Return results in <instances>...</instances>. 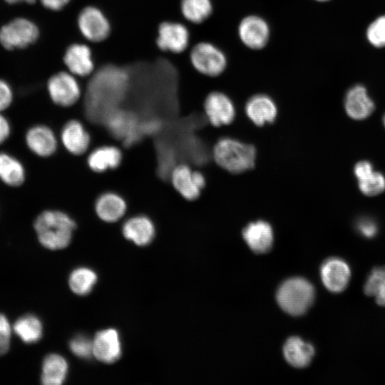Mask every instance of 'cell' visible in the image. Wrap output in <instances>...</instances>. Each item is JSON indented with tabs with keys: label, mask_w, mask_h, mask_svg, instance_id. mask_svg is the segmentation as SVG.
I'll return each instance as SVG.
<instances>
[{
	"label": "cell",
	"mask_w": 385,
	"mask_h": 385,
	"mask_svg": "<svg viewBox=\"0 0 385 385\" xmlns=\"http://www.w3.org/2000/svg\"><path fill=\"white\" fill-rule=\"evenodd\" d=\"M127 71L113 64L105 65L93 72L88 85L86 102L89 111L103 120L117 109L128 89Z\"/></svg>",
	"instance_id": "cell-1"
},
{
	"label": "cell",
	"mask_w": 385,
	"mask_h": 385,
	"mask_svg": "<svg viewBox=\"0 0 385 385\" xmlns=\"http://www.w3.org/2000/svg\"><path fill=\"white\" fill-rule=\"evenodd\" d=\"M75 221L66 212L58 210H46L39 213L34 228L39 242L49 250L66 247L76 229Z\"/></svg>",
	"instance_id": "cell-2"
},
{
	"label": "cell",
	"mask_w": 385,
	"mask_h": 385,
	"mask_svg": "<svg viewBox=\"0 0 385 385\" xmlns=\"http://www.w3.org/2000/svg\"><path fill=\"white\" fill-rule=\"evenodd\" d=\"M212 157L221 168L229 173L238 174L254 167L256 150L252 145L225 137L220 138L215 144Z\"/></svg>",
	"instance_id": "cell-3"
},
{
	"label": "cell",
	"mask_w": 385,
	"mask_h": 385,
	"mask_svg": "<svg viewBox=\"0 0 385 385\" xmlns=\"http://www.w3.org/2000/svg\"><path fill=\"white\" fill-rule=\"evenodd\" d=\"M315 292L307 280L301 277L285 281L277 292V301L287 313L299 316L305 313L312 304Z\"/></svg>",
	"instance_id": "cell-4"
},
{
	"label": "cell",
	"mask_w": 385,
	"mask_h": 385,
	"mask_svg": "<svg viewBox=\"0 0 385 385\" xmlns=\"http://www.w3.org/2000/svg\"><path fill=\"white\" fill-rule=\"evenodd\" d=\"M39 36L38 26L26 17H16L0 27V44L7 51L26 48Z\"/></svg>",
	"instance_id": "cell-5"
},
{
	"label": "cell",
	"mask_w": 385,
	"mask_h": 385,
	"mask_svg": "<svg viewBox=\"0 0 385 385\" xmlns=\"http://www.w3.org/2000/svg\"><path fill=\"white\" fill-rule=\"evenodd\" d=\"M46 89L51 101L61 107H71L81 96V86L76 76L68 71H59L50 76Z\"/></svg>",
	"instance_id": "cell-6"
},
{
	"label": "cell",
	"mask_w": 385,
	"mask_h": 385,
	"mask_svg": "<svg viewBox=\"0 0 385 385\" xmlns=\"http://www.w3.org/2000/svg\"><path fill=\"white\" fill-rule=\"evenodd\" d=\"M190 62L199 73L207 76H217L226 68L225 53L210 42H200L195 45L190 54Z\"/></svg>",
	"instance_id": "cell-7"
},
{
	"label": "cell",
	"mask_w": 385,
	"mask_h": 385,
	"mask_svg": "<svg viewBox=\"0 0 385 385\" xmlns=\"http://www.w3.org/2000/svg\"><path fill=\"white\" fill-rule=\"evenodd\" d=\"M77 26L81 35L93 43L106 40L111 31L108 19L94 6H87L81 9L77 17Z\"/></svg>",
	"instance_id": "cell-8"
},
{
	"label": "cell",
	"mask_w": 385,
	"mask_h": 385,
	"mask_svg": "<svg viewBox=\"0 0 385 385\" xmlns=\"http://www.w3.org/2000/svg\"><path fill=\"white\" fill-rule=\"evenodd\" d=\"M170 178L174 189L185 200H196L205 186L203 174L193 170L186 164H179L173 168Z\"/></svg>",
	"instance_id": "cell-9"
},
{
	"label": "cell",
	"mask_w": 385,
	"mask_h": 385,
	"mask_svg": "<svg viewBox=\"0 0 385 385\" xmlns=\"http://www.w3.org/2000/svg\"><path fill=\"white\" fill-rule=\"evenodd\" d=\"M204 111L208 121L216 127L230 124L236 115L232 100L220 91H213L207 96L204 102Z\"/></svg>",
	"instance_id": "cell-10"
},
{
	"label": "cell",
	"mask_w": 385,
	"mask_h": 385,
	"mask_svg": "<svg viewBox=\"0 0 385 385\" xmlns=\"http://www.w3.org/2000/svg\"><path fill=\"white\" fill-rule=\"evenodd\" d=\"M189 38V31L183 24L163 21L158 27L156 45L161 51L179 53L187 48Z\"/></svg>",
	"instance_id": "cell-11"
},
{
	"label": "cell",
	"mask_w": 385,
	"mask_h": 385,
	"mask_svg": "<svg viewBox=\"0 0 385 385\" xmlns=\"http://www.w3.org/2000/svg\"><path fill=\"white\" fill-rule=\"evenodd\" d=\"M24 140L29 150L40 158L52 156L58 145L54 131L44 124H36L29 128Z\"/></svg>",
	"instance_id": "cell-12"
},
{
	"label": "cell",
	"mask_w": 385,
	"mask_h": 385,
	"mask_svg": "<svg viewBox=\"0 0 385 385\" xmlns=\"http://www.w3.org/2000/svg\"><path fill=\"white\" fill-rule=\"evenodd\" d=\"M238 35L241 41L249 48L262 49L270 38L269 25L258 16H247L239 24Z\"/></svg>",
	"instance_id": "cell-13"
},
{
	"label": "cell",
	"mask_w": 385,
	"mask_h": 385,
	"mask_svg": "<svg viewBox=\"0 0 385 385\" xmlns=\"http://www.w3.org/2000/svg\"><path fill=\"white\" fill-rule=\"evenodd\" d=\"M63 61L68 72L75 76L86 77L93 73L95 64L91 48L84 43H74L65 51Z\"/></svg>",
	"instance_id": "cell-14"
},
{
	"label": "cell",
	"mask_w": 385,
	"mask_h": 385,
	"mask_svg": "<svg viewBox=\"0 0 385 385\" xmlns=\"http://www.w3.org/2000/svg\"><path fill=\"white\" fill-rule=\"evenodd\" d=\"M320 276L323 284L329 291L339 293L346 288L351 278V270L344 260L332 257L322 265Z\"/></svg>",
	"instance_id": "cell-15"
},
{
	"label": "cell",
	"mask_w": 385,
	"mask_h": 385,
	"mask_svg": "<svg viewBox=\"0 0 385 385\" xmlns=\"http://www.w3.org/2000/svg\"><path fill=\"white\" fill-rule=\"evenodd\" d=\"M60 140L63 147L73 155H81L88 149L91 143L90 134L78 120H71L63 126Z\"/></svg>",
	"instance_id": "cell-16"
},
{
	"label": "cell",
	"mask_w": 385,
	"mask_h": 385,
	"mask_svg": "<svg viewBox=\"0 0 385 385\" xmlns=\"http://www.w3.org/2000/svg\"><path fill=\"white\" fill-rule=\"evenodd\" d=\"M245 112L252 123L263 126L275 120L278 111L275 102L269 96L256 94L246 102Z\"/></svg>",
	"instance_id": "cell-17"
},
{
	"label": "cell",
	"mask_w": 385,
	"mask_h": 385,
	"mask_svg": "<svg viewBox=\"0 0 385 385\" xmlns=\"http://www.w3.org/2000/svg\"><path fill=\"white\" fill-rule=\"evenodd\" d=\"M242 237L249 247L257 254L268 252L274 241L272 226L267 222L262 220L250 222L243 229Z\"/></svg>",
	"instance_id": "cell-18"
},
{
	"label": "cell",
	"mask_w": 385,
	"mask_h": 385,
	"mask_svg": "<svg viewBox=\"0 0 385 385\" xmlns=\"http://www.w3.org/2000/svg\"><path fill=\"white\" fill-rule=\"evenodd\" d=\"M93 354L104 363H113L121 355V345L118 333L113 329L98 332L93 342Z\"/></svg>",
	"instance_id": "cell-19"
},
{
	"label": "cell",
	"mask_w": 385,
	"mask_h": 385,
	"mask_svg": "<svg viewBox=\"0 0 385 385\" xmlns=\"http://www.w3.org/2000/svg\"><path fill=\"white\" fill-rule=\"evenodd\" d=\"M94 209L96 215L106 222H115L126 213L128 205L125 199L115 192H105L96 200Z\"/></svg>",
	"instance_id": "cell-20"
},
{
	"label": "cell",
	"mask_w": 385,
	"mask_h": 385,
	"mask_svg": "<svg viewBox=\"0 0 385 385\" xmlns=\"http://www.w3.org/2000/svg\"><path fill=\"white\" fill-rule=\"evenodd\" d=\"M360 191L365 195L374 196L385 190L384 175L374 170L372 164L366 160L358 162L354 169Z\"/></svg>",
	"instance_id": "cell-21"
},
{
	"label": "cell",
	"mask_w": 385,
	"mask_h": 385,
	"mask_svg": "<svg viewBox=\"0 0 385 385\" xmlns=\"http://www.w3.org/2000/svg\"><path fill=\"white\" fill-rule=\"evenodd\" d=\"M122 232L127 240L138 246H145L154 238L155 228L148 217L138 215L130 217L124 222Z\"/></svg>",
	"instance_id": "cell-22"
},
{
	"label": "cell",
	"mask_w": 385,
	"mask_h": 385,
	"mask_svg": "<svg viewBox=\"0 0 385 385\" xmlns=\"http://www.w3.org/2000/svg\"><path fill=\"white\" fill-rule=\"evenodd\" d=\"M344 107L347 115L354 120L368 118L374 110V103L361 85L351 87L346 93Z\"/></svg>",
	"instance_id": "cell-23"
},
{
	"label": "cell",
	"mask_w": 385,
	"mask_h": 385,
	"mask_svg": "<svg viewBox=\"0 0 385 385\" xmlns=\"http://www.w3.org/2000/svg\"><path fill=\"white\" fill-rule=\"evenodd\" d=\"M123 154L116 146L106 145L96 148L87 158V165L93 172L103 173L117 168L121 163Z\"/></svg>",
	"instance_id": "cell-24"
},
{
	"label": "cell",
	"mask_w": 385,
	"mask_h": 385,
	"mask_svg": "<svg viewBox=\"0 0 385 385\" xmlns=\"http://www.w3.org/2000/svg\"><path fill=\"white\" fill-rule=\"evenodd\" d=\"M26 169L22 162L7 152H0V180L11 188L21 186L26 180Z\"/></svg>",
	"instance_id": "cell-25"
},
{
	"label": "cell",
	"mask_w": 385,
	"mask_h": 385,
	"mask_svg": "<svg viewBox=\"0 0 385 385\" xmlns=\"http://www.w3.org/2000/svg\"><path fill=\"white\" fill-rule=\"evenodd\" d=\"M283 353L287 361L292 366L304 368L310 364L314 355V349L302 339L293 337L285 342Z\"/></svg>",
	"instance_id": "cell-26"
},
{
	"label": "cell",
	"mask_w": 385,
	"mask_h": 385,
	"mask_svg": "<svg viewBox=\"0 0 385 385\" xmlns=\"http://www.w3.org/2000/svg\"><path fill=\"white\" fill-rule=\"evenodd\" d=\"M113 134L123 138L127 143L133 142L138 136L134 118L124 111L115 109L103 119Z\"/></svg>",
	"instance_id": "cell-27"
},
{
	"label": "cell",
	"mask_w": 385,
	"mask_h": 385,
	"mask_svg": "<svg viewBox=\"0 0 385 385\" xmlns=\"http://www.w3.org/2000/svg\"><path fill=\"white\" fill-rule=\"evenodd\" d=\"M68 364L60 355H48L43 361L41 383L44 385H60L66 379Z\"/></svg>",
	"instance_id": "cell-28"
},
{
	"label": "cell",
	"mask_w": 385,
	"mask_h": 385,
	"mask_svg": "<svg viewBox=\"0 0 385 385\" xmlns=\"http://www.w3.org/2000/svg\"><path fill=\"white\" fill-rule=\"evenodd\" d=\"M13 329L21 339L27 344L35 343L42 337L43 326L38 317L28 314L20 317Z\"/></svg>",
	"instance_id": "cell-29"
},
{
	"label": "cell",
	"mask_w": 385,
	"mask_h": 385,
	"mask_svg": "<svg viewBox=\"0 0 385 385\" xmlns=\"http://www.w3.org/2000/svg\"><path fill=\"white\" fill-rule=\"evenodd\" d=\"M180 11L188 21L200 24L211 15L212 6L210 0H181Z\"/></svg>",
	"instance_id": "cell-30"
},
{
	"label": "cell",
	"mask_w": 385,
	"mask_h": 385,
	"mask_svg": "<svg viewBox=\"0 0 385 385\" xmlns=\"http://www.w3.org/2000/svg\"><path fill=\"white\" fill-rule=\"evenodd\" d=\"M364 291L367 296L374 297L379 305L385 306V267H376L371 272Z\"/></svg>",
	"instance_id": "cell-31"
},
{
	"label": "cell",
	"mask_w": 385,
	"mask_h": 385,
	"mask_svg": "<svg viewBox=\"0 0 385 385\" xmlns=\"http://www.w3.org/2000/svg\"><path fill=\"white\" fill-rule=\"evenodd\" d=\"M97 280L96 273L86 267L78 268L72 272L69 277V286L76 294H88Z\"/></svg>",
	"instance_id": "cell-32"
},
{
	"label": "cell",
	"mask_w": 385,
	"mask_h": 385,
	"mask_svg": "<svg viewBox=\"0 0 385 385\" xmlns=\"http://www.w3.org/2000/svg\"><path fill=\"white\" fill-rule=\"evenodd\" d=\"M366 36L373 46L376 47L385 46V16L377 18L369 25Z\"/></svg>",
	"instance_id": "cell-33"
},
{
	"label": "cell",
	"mask_w": 385,
	"mask_h": 385,
	"mask_svg": "<svg viewBox=\"0 0 385 385\" xmlns=\"http://www.w3.org/2000/svg\"><path fill=\"white\" fill-rule=\"evenodd\" d=\"M71 351L77 356L88 359L93 354V342L85 336H78L69 343Z\"/></svg>",
	"instance_id": "cell-34"
},
{
	"label": "cell",
	"mask_w": 385,
	"mask_h": 385,
	"mask_svg": "<svg viewBox=\"0 0 385 385\" xmlns=\"http://www.w3.org/2000/svg\"><path fill=\"white\" fill-rule=\"evenodd\" d=\"M11 327L5 315L0 314V356L6 354L10 345Z\"/></svg>",
	"instance_id": "cell-35"
},
{
	"label": "cell",
	"mask_w": 385,
	"mask_h": 385,
	"mask_svg": "<svg viewBox=\"0 0 385 385\" xmlns=\"http://www.w3.org/2000/svg\"><path fill=\"white\" fill-rule=\"evenodd\" d=\"M14 101V91L10 84L0 78V112L8 109Z\"/></svg>",
	"instance_id": "cell-36"
},
{
	"label": "cell",
	"mask_w": 385,
	"mask_h": 385,
	"mask_svg": "<svg viewBox=\"0 0 385 385\" xmlns=\"http://www.w3.org/2000/svg\"><path fill=\"white\" fill-rule=\"evenodd\" d=\"M358 231L366 237H373L376 232V223L369 219H361L357 222Z\"/></svg>",
	"instance_id": "cell-37"
},
{
	"label": "cell",
	"mask_w": 385,
	"mask_h": 385,
	"mask_svg": "<svg viewBox=\"0 0 385 385\" xmlns=\"http://www.w3.org/2000/svg\"><path fill=\"white\" fill-rule=\"evenodd\" d=\"M11 133V123L8 118L0 112V145L9 138Z\"/></svg>",
	"instance_id": "cell-38"
},
{
	"label": "cell",
	"mask_w": 385,
	"mask_h": 385,
	"mask_svg": "<svg viewBox=\"0 0 385 385\" xmlns=\"http://www.w3.org/2000/svg\"><path fill=\"white\" fill-rule=\"evenodd\" d=\"M38 1L46 9L58 11L68 5L71 0H38Z\"/></svg>",
	"instance_id": "cell-39"
},
{
	"label": "cell",
	"mask_w": 385,
	"mask_h": 385,
	"mask_svg": "<svg viewBox=\"0 0 385 385\" xmlns=\"http://www.w3.org/2000/svg\"><path fill=\"white\" fill-rule=\"evenodd\" d=\"M6 3L9 4H21V3H25L28 4H34L36 0H4Z\"/></svg>",
	"instance_id": "cell-40"
},
{
	"label": "cell",
	"mask_w": 385,
	"mask_h": 385,
	"mask_svg": "<svg viewBox=\"0 0 385 385\" xmlns=\"http://www.w3.org/2000/svg\"><path fill=\"white\" fill-rule=\"evenodd\" d=\"M383 123H384V125L385 126V115H384V118H383Z\"/></svg>",
	"instance_id": "cell-41"
},
{
	"label": "cell",
	"mask_w": 385,
	"mask_h": 385,
	"mask_svg": "<svg viewBox=\"0 0 385 385\" xmlns=\"http://www.w3.org/2000/svg\"><path fill=\"white\" fill-rule=\"evenodd\" d=\"M316 1H328V0H316Z\"/></svg>",
	"instance_id": "cell-42"
}]
</instances>
